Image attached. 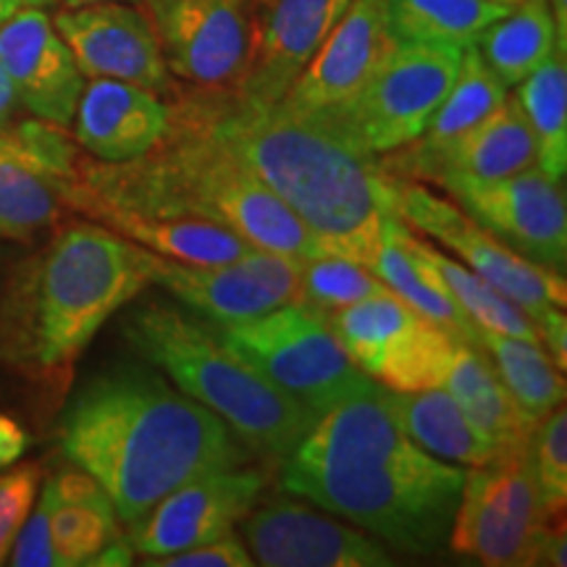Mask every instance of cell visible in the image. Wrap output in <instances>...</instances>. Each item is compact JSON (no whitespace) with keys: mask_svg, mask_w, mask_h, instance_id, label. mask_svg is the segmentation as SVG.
<instances>
[{"mask_svg":"<svg viewBox=\"0 0 567 567\" xmlns=\"http://www.w3.org/2000/svg\"><path fill=\"white\" fill-rule=\"evenodd\" d=\"M281 488L408 555L450 538L465 471L405 434L389 389L368 384L310 425L281 460Z\"/></svg>","mask_w":567,"mask_h":567,"instance_id":"1","label":"cell"},{"mask_svg":"<svg viewBox=\"0 0 567 567\" xmlns=\"http://www.w3.org/2000/svg\"><path fill=\"white\" fill-rule=\"evenodd\" d=\"M213 137L313 234L323 255L373 264L394 218L389 174L323 113L250 105L234 92L184 95Z\"/></svg>","mask_w":567,"mask_h":567,"instance_id":"2","label":"cell"},{"mask_svg":"<svg viewBox=\"0 0 567 567\" xmlns=\"http://www.w3.org/2000/svg\"><path fill=\"white\" fill-rule=\"evenodd\" d=\"M59 439L63 455L103 486L126 526L176 486L245 463L221 417L142 365L87 381L69 402Z\"/></svg>","mask_w":567,"mask_h":567,"instance_id":"3","label":"cell"},{"mask_svg":"<svg viewBox=\"0 0 567 567\" xmlns=\"http://www.w3.org/2000/svg\"><path fill=\"white\" fill-rule=\"evenodd\" d=\"M168 109L172 130L142 158L101 163L80 155L61 182L63 203L90 218L101 210L203 218L284 258L323 255L308 226L205 130L187 97Z\"/></svg>","mask_w":567,"mask_h":567,"instance_id":"4","label":"cell"},{"mask_svg":"<svg viewBox=\"0 0 567 567\" xmlns=\"http://www.w3.org/2000/svg\"><path fill=\"white\" fill-rule=\"evenodd\" d=\"M147 284V250L101 224H71L11 281L0 352L34 379H66L105 321Z\"/></svg>","mask_w":567,"mask_h":567,"instance_id":"5","label":"cell"},{"mask_svg":"<svg viewBox=\"0 0 567 567\" xmlns=\"http://www.w3.org/2000/svg\"><path fill=\"white\" fill-rule=\"evenodd\" d=\"M124 334L174 386L208 408L239 442L268 460H281L318 421L295 396L274 386L234 352L218 331L168 305L151 302L126 318Z\"/></svg>","mask_w":567,"mask_h":567,"instance_id":"6","label":"cell"},{"mask_svg":"<svg viewBox=\"0 0 567 567\" xmlns=\"http://www.w3.org/2000/svg\"><path fill=\"white\" fill-rule=\"evenodd\" d=\"M218 337L316 415L371 384V375L347 358L329 323L302 305H281L252 321L221 329Z\"/></svg>","mask_w":567,"mask_h":567,"instance_id":"7","label":"cell"},{"mask_svg":"<svg viewBox=\"0 0 567 567\" xmlns=\"http://www.w3.org/2000/svg\"><path fill=\"white\" fill-rule=\"evenodd\" d=\"M463 48L396 42L365 90L344 109L323 113L365 155H389L415 142L455 82Z\"/></svg>","mask_w":567,"mask_h":567,"instance_id":"8","label":"cell"},{"mask_svg":"<svg viewBox=\"0 0 567 567\" xmlns=\"http://www.w3.org/2000/svg\"><path fill=\"white\" fill-rule=\"evenodd\" d=\"M557 520L563 517L544 509L523 452L465 473L446 544L488 567L542 565L544 542Z\"/></svg>","mask_w":567,"mask_h":567,"instance_id":"9","label":"cell"},{"mask_svg":"<svg viewBox=\"0 0 567 567\" xmlns=\"http://www.w3.org/2000/svg\"><path fill=\"white\" fill-rule=\"evenodd\" d=\"M389 195H392L394 216L402 224L457 252L473 274L492 284L496 292L509 297L530 318L549 308H565L567 287L563 276L551 268L530 264L513 247L481 229L452 203L429 193L413 179H400L392 174H389Z\"/></svg>","mask_w":567,"mask_h":567,"instance_id":"10","label":"cell"},{"mask_svg":"<svg viewBox=\"0 0 567 567\" xmlns=\"http://www.w3.org/2000/svg\"><path fill=\"white\" fill-rule=\"evenodd\" d=\"M174 80L237 92L250 61V0H140Z\"/></svg>","mask_w":567,"mask_h":567,"instance_id":"11","label":"cell"},{"mask_svg":"<svg viewBox=\"0 0 567 567\" xmlns=\"http://www.w3.org/2000/svg\"><path fill=\"white\" fill-rule=\"evenodd\" d=\"M542 168L530 166L502 179H446L439 184L481 229L517 255L551 271L567 260L565 195Z\"/></svg>","mask_w":567,"mask_h":567,"instance_id":"12","label":"cell"},{"mask_svg":"<svg viewBox=\"0 0 567 567\" xmlns=\"http://www.w3.org/2000/svg\"><path fill=\"white\" fill-rule=\"evenodd\" d=\"M264 492L258 471L203 473L168 492L140 520L130 523V547L145 557H166L229 534Z\"/></svg>","mask_w":567,"mask_h":567,"instance_id":"13","label":"cell"},{"mask_svg":"<svg viewBox=\"0 0 567 567\" xmlns=\"http://www.w3.org/2000/svg\"><path fill=\"white\" fill-rule=\"evenodd\" d=\"M53 27L90 80L130 82L158 95L176 92L172 71L142 9L118 0L84 3L55 13Z\"/></svg>","mask_w":567,"mask_h":567,"instance_id":"14","label":"cell"},{"mask_svg":"<svg viewBox=\"0 0 567 567\" xmlns=\"http://www.w3.org/2000/svg\"><path fill=\"white\" fill-rule=\"evenodd\" d=\"M347 6L350 0H250V61L234 95L250 105L284 101Z\"/></svg>","mask_w":567,"mask_h":567,"instance_id":"15","label":"cell"},{"mask_svg":"<svg viewBox=\"0 0 567 567\" xmlns=\"http://www.w3.org/2000/svg\"><path fill=\"white\" fill-rule=\"evenodd\" d=\"M396 40L386 24V0H350L281 103L305 113H334L373 80Z\"/></svg>","mask_w":567,"mask_h":567,"instance_id":"16","label":"cell"},{"mask_svg":"<svg viewBox=\"0 0 567 567\" xmlns=\"http://www.w3.org/2000/svg\"><path fill=\"white\" fill-rule=\"evenodd\" d=\"M0 66L17 103L34 118L61 130L71 126L87 76L45 9H24L0 24Z\"/></svg>","mask_w":567,"mask_h":567,"instance_id":"17","label":"cell"},{"mask_svg":"<svg viewBox=\"0 0 567 567\" xmlns=\"http://www.w3.org/2000/svg\"><path fill=\"white\" fill-rule=\"evenodd\" d=\"M245 542L266 567H386L392 557L379 538L318 515L297 502L247 513Z\"/></svg>","mask_w":567,"mask_h":567,"instance_id":"18","label":"cell"},{"mask_svg":"<svg viewBox=\"0 0 567 567\" xmlns=\"http://www.w3.org/2000/svg\"><path fill=\"white\" fill-rule=\"evenodd\" d=\"M76 145L101 163H130L161 145L172 109L158 92L118 80L84 84L74 113Z\"/></svg>","mask_w":567,"mask_h":567,"instance_id":"19","label":"cell"},{"mask_svg":"<svg viewBox=\"0 0 567 567\" xmlns=\"http://www.w3.org/2000/svg\"><path fill=\"white\" fill-rule=\"evenodd\" d=\"M505 97L507 87L486 66L476 45L465 48L455 82H452L425 132L415 142L400 147L402 153L396 158L381 161L379 166L386 174L400 176V179H429L439 158L457 140H463L473 126L484 122L488 113L499 109Z\"/></svg>","mask_w":567,"mask_h":567,"instance_id":"20","label":"cell"},{"mask_svg":"<svg viewBox=\"0 0 567 567\" xmlns=\"http://www.w3.org/2000/svg\"><path fill=\"white\" fill-rule=\"evenodd\" d=\"M147 266L155 284L168 289L176 300L208 318L218 329L247 323L281 308L279 297L239 264L189 266L147 252Z\"/></svg>","mask_w":567,"mask_h":567,"instance_id":"21","label":"cell"},{"mask_svg":"<svg viewBox=\"0 0 567 567\" xmlns=\"http://www.w3.org/2000/svg\"><path fill=\"white\" fill-rule=\"evenodd\" d=\"M42 496L48 499V513H51L55 567L92 565V559L103 549L122 538L111 496L80 467L48 478Z\"/></svg>","mask_w":567,"mask_h":567,"instance_id":"22","label":"cell"},{"mask_svg":"<svg viewBox=\"0 0 567 567\" xmlns=\"http://www.w3.org/2000/svg\"><path fill=\"white\" fill-rule=\"evenodd\" d=\"M444 386L455 396L473 429L494 446L499 460L517 457L528 450L534 423L517 410L492 360L478 344H455Z\"/></svg>","mask_w":567,"mask_h":567,"instance_id":"23","label":"cell"},{"mask_svg":"<svg viewBox=\"0 0 567 567\" xmlns=\"http://www.w3.org/2000/svg\"><path fill=\"white\" fill-rule=\"evenodd\" d=\"M536 166V142L517 97H505L499 109L473 126L446 151L429 182L502 179Z\"/></svg>","mask_w":567,"mask_h":567,"instance_id":"24","label":"cell"},{"mask_svg":"<svg viewBox=\"0 0 567 567\" xmlns=\"http://www.w3.org/2000/svg\"><path fill=\"white\" fill-rule=\"evenodd\" d=\"M394 234L396 239H400V245L405 247V252L410 255V264L415 266V271L421 274L431 287H436L439 292L450 297V300L455 302L478 329L530 339V342H542L534 318H530L523 308H517L509 297L496 292L492 284H486L478 274H473L471 268L446 258V255L442 250H436L434 245H425L423 239H417L415 234L408 231V226L402 224L400 218L394 221Z\"/></svg>","mask_w":567,"mask_h":567,"instance_id":"25","label":"cell"},{"mask_svg":"<svg viewBox=\"0 0 567 567\" xmlns=\"http://www.w3.org/2000/svg\"><path fill=\"white\" fill-rule=\"evenodd\" d=\"M95 221L122 234L142 250L158 258L189 266H229L237 264L250 245L224 226L187 216H142L126 210H101Z\"/></svg>","mask_w":567,"mask_h":567,"instance_id":"26","label":"cell"},{"mask_svg":"<svg viewBox=\"0 0 567 567\" xmlns=\"http://www.w3.org/2000/svg\"><path fill=\"white\" fill-rule=\"evenodd\" d=\"M396 421L405 434L439 460L484 467L499 463V455L484 436L473 429L463 410L446 389L434 386L423 392H389Z\"/></svg>","mask_w":567,"mask_h":567,"instance_id":"27","label":"cell"},{"mask_svg":"<svg viewBox=\"0 0 567 567\" xmlns=\"http://www.w3.org/2000/svg\"><path fill=\"white\" fill-rule=\"evenodd\" d=\"M476 51L496 80L517 87L557 51V27L547 0H523L481 32Z\"/></svg>","mask_w":567,"mask_h":567,"instance_id":"28","label":"cell"},{"mask_svg":"<svg viewBox=\"0 0 567 567\" xmlns=\"http://www.w3.org/2000/svg\"><path fill=\"white\" fill-rule=\"evenodd\" d=\"M507 11V6L494 0H386V24L396 42L452 45L465 51Z\"/></svg>","mask_w":567,"mask_h":567,"instance_id":"29","label":"cell"},{"mask_svg":"<svg viewBox=\"0 0 567 567\" xmlns=\"http://www.w3.org/2000/svg\"><path fill=\"white\" fill-rule=\"evenodd\" d=\"M478 347L494 360V371L515 400L517 410L538 423L565 400L563 371L551 363L542 350V342L530 339L496 334V331H478Z\"/></svg>","mask_w":567,"mask_h":567,"instance_id":"30","label":"cell"},{"mask_svg":"<svg viewBox=\"0 0 567 567\" xmlns=\"http://www.w3.org/2000/svg\"><path fill=\"white\" fill-rule=\"evenodd\" d=\"M417 318L421 316L408 302H402L392 289H386V292L371 295L365 300L347 305L342 310H334L323 321L334 331L347 358L365 375L375 379L386 352Z\"/></svg>","mask_w":567,"mask_h":567,"instance_id":"31","label":"cell"},{"mask_svg":"<svg viewBox=\"0 0 567 567\" xmlns=\"http://www.w3.org/2000/svg\"><path fill=\"white\" fill-rule=\"evenodd\" d=\"M517 103L536 142V163L549 179L567 172V66L565 53L549 55L534 74L517 84Z\"/></svg>","mask_w":567,"mask_h":567,"instance_id":"32","label":"cell"},{"mask_svg":"<svg viewBox=\"0 0 567 567\" xmlns=\"http://www.w3.org/2000/svg\"><path fill=\"white\" fill-rule=\"evenodd\" d=\"M59 176L13 153H0V237L30 239L51 229L63 213Z\"/></svg>","mask_w":567,"mask_h":567,"instance_id":"33","label":"cell"},{"mask_svg":"<svg viewBox=\"0 0 567 567\" xmlns=\"http://www.w3.org/2000/svg\"><path fill=\"white\" fill-rule=\"evenodd\" d=\"M394 218H389L381 234V245L373 255L371 271L386 284V289L400 297L402 302H408L417 316H423L425 321H431L439 329H444L446 334L457 342L478 344V326L467 318L455 302L450 300L444 292H439L436 287H431L421 274L415 271V266L410 264V255L405 247L400 245L394 234Z\"/></svg>","mask_w":567,"mask_h":567,"instance_id":"34","label":"cell"},{"mask_svg":"<svg viewBox=\"0 0 567 567\" xmlns=\"http://www.w3.org/2000/svg\"><path fill=\"white\" fill-rule=\"evenodd\" d=\"M457 339L421 316L392 344L375 379L394 392H423L444 386Z\"/></svg>","mask_w":567,"mask_h":567,"instance_id":"35","label":"cell"},{"mask_svg":"<svg viewBox=\"0 0 567 567\" xmlns=\"http://www.w3.org/2000/svg\"><path fill=\"white\" fill-rule=\"evenodd\" d=\"M297 268H300V292L295 305H302L321 318L371 295L386 292V284L371 268L337 255L297 260Z\"/></svg>","mask_w":567,"mask_h":567,"instance_id":"36","label":"cell"},{"mask_svg":"<svg viewBox=\"0 0 567 567\" xmlns=\"http://www.w3.org/2000/svg\"><path fill=\"white\" fill-rule=\"evenodd\" d=\"M526 460L544 509L563 517L567 502V413L563 405H557L534 425Z\"/></svg>","mask_w":567,"mask_h":567,"instance_id":"37","label":"cell"},{"mask_svg":"<svg viewBox=\"0 0 567 567\" xmlns=\"http://www.w3.org/2000/svg\"><path fill=\"white\" fill-rule=\"evenodd\" d=\"M0 153H13L34 163L45 174L69 179L74 172L80 151L74 147L61 126L48 122H24L17 130L0 132Z\"/></svg>","mask_w":567,"mask_h":567,"instance_id":"38","label":"cell"},{"mask_svg":"<svg viewBox=\"0 0 567 567\" xmlns=\"http://www.w3.org/2000/svg\"><path fill=\"white\" fill-rule=\"evenodd\" d=\"M40 465L27 463L0 476V565L11 555L21 526L30 517L40 492Z\"/></svg>","mask_w":567,"mask_h":567,"instance_id":"39","label":"cell"},{"mask_svg":"<svg viewBox=\"0 0 567 567\" xmlns=\"http://www.w3.org/2000/svg\"><path fill=\"white\" fill-rule=\"evenodd\" d=\"M151 567H252L255 559L250 549L239 542V536L229 530V534L213 538V542L197 544L176 555L166 557H151L145 559Z\"/></svg>","mask_w":567,"mask_h":567,"instance_id":"40","label":"cell"},{"mask_svg":"<svg viewBox=\"0 0 567 567\" xmlns=\"http://www.w3.org/2000/svg\"><path fill=\"white\" fill-rule=\"evenodd\" d=\"M30 517L21 526L17 542H13L9 563L17 567H55L53 547H51V513H48V499L40 494L34 499Z\"/></svg>","mask_w":567,"mask_h":567,"instance_id":"41","label":"cell"},{"mask_svg":"<svg viewBox=\"0 0 567 567\" xmlns=\"http://www.w3.org/2000/svg\"><path fill=\"white\" fill-rule=\"evenodd\" d=\"M237 264L243 266L247 274H252L255 279L264 281L266 287L279 297L281 305L297 302V292H300V268H297V260L250 247Z\"/></svg>","mask_w":567,"mask_h":567,"instance_id":"42","label":"cell"},{"mask_svg":"<svg viewBox=\"0 0 567 567\" xmlns=\"http://www.w3.org/2000/svg\"><path fill=\"white\" fill-rule=\"evenodd\" d=\"M538 339L549 347V358L559 371L567 368V321L563 308H549L534 318Z\"/></svg>","mask_w":567,"mask_h":567,"instance_id":"43","label":"cell"},{"mask_svg":"<svg viewBox=\"0 0 567 567\" xmlns=\"http://www.w3.org/2000/svg\"><path fill=\"white\" fill-rule=\"evenodd\" d=\"M27 446H30L27 431L11 415L0 413V471H9L13 463H19Z\"/></svg>","mask_w":567,"mask_h":567,"instance_id":"44","label":"cell"},{"mask_svg":"<svg viewBox=\"0 0 567 567\" xmlns=\"http://www.w3.org/2000/svg\"><path fill=\"white\" fill-rule=\"evenodd\" d=\"M51 6H59V0H0V24L24 9H51Z\"/></svg>","mask_w":567,"mask_h":567,"instance_id":"45","label":"cell"},{"mask_svg":"<svg viewBox=\"0 0 567 567\" xmlns=\"http://www.w3.org/2000/svg\"><path fill=\"white\" fill-rule=\"evenodd\" d=\"M557 27V51L567 53V0H547Z\"/></svg>","mask_w":567,"mask_h":567,"instance_id":"46","label":"cell"},{"mask_svg":"<svg viewBox=\"0 0 567 567\" xmlns=\"http://www.w3.org/2000/svg\"><path fill=\"white\" fill-rule=\"evenodd\" d=\"M13 105H17V95H13L9 76H6L3 66H0V122L13 111Z\"/></svg>","mask_w":567,"mask_h":567,"instance_id":"47","label":"cell"},{"mask_svg":"<svg viewBox=\"0 0 567 567\" xmlns=\"http://www.w3.org/2000/svg\"><path fill=\"white\" fill-rule=\"evenodd\" d=\"M84 3H103V0H63L66 9H74V6H84ZM118 3H130V0H118Z\"/></svg>","mask_w":567,"mask_h":567,"instance_id":"48","label":"cell"},{"mask_svg":"<svg viewBox=\"0 0 567 567\" xmlns=\"http://www.w3.org/2000/svg\"><path fill=\"white\" fill-rule=\"evenodd\" d=\"M494 3H499V6H507V9H513V6L523 3V0H494Z\"/></svg>","mask_w":567,"mask_h":567,"instance_id":"49","label":"cell"}]
</instances>
